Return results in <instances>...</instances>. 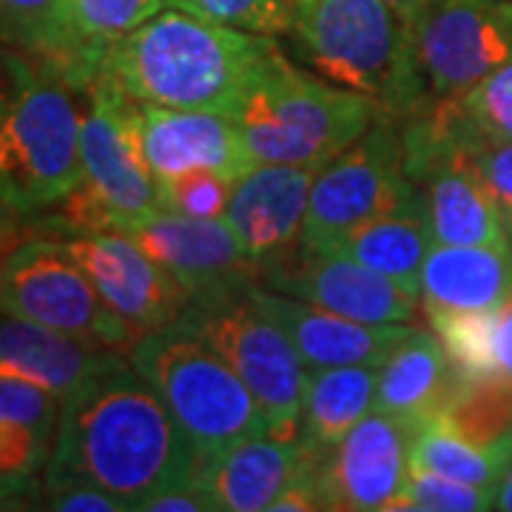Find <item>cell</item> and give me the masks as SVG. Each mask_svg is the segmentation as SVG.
I'll use <instances>...</instances> for the list:
<instances>
[{
  "label": "cell",
  "mask_w": 512,
  "mask_h": 512,
  "mask_svg": "<svg viewBox=\"0 0 512 512\" xmlns=\"http://www.w3.org/2000/svg\"><path fill=\"white\" fill-rule=\"evenodd\" d=\"M200 456L154 387L117 356L60 402L43 487L94 484L131 510L148 498L194 484Z\"/></svg>",
  "instance_id": "1"
},
{
  "label": "cell",
  "mask_w": 512,
  "mask_h": 512,
  "mask_svg": "<svg viewBox=\"0 0 512 512\" xmlns=\"http://www.w3.org/2000/svg\"><path fill=\"white\" fill-rule=\"evenodd\" d=\"M274 46L268 35L168 6L111 43L103 74L140 103L228 111Z\"/></svg>",
  "instance_id": "2"
},
{
  "label": "cell",
  "mask_w": 512,
  "mask_h": 512,
  "mask_svg": "<svg viewBox=\"0 0 512 512\" xmlns=\"http://www.w3.org/2000/svg\"><path fill=\"white\" fill-rule=\"evenodd\" d=\"M228 114L237 120L251 163L322 168L353 146L382 109L365 94L333 89L296 69L274 46Z\"/></svg>",
  "instance_id": "3"
},
{
  "label": "cell",
  "mask_w": 512,
  "mask_h": 512,
  "mask_svg": "<svg viewBox=\"0 0 512 512\" xmlns=\"http://www.w3.org/2000/svg\"><path fill=\"white\" fill-rule=\"evenodd\" d=\"M293 32L322 74L404 120L427 103L413 23L384 0H313L296 9Z\"/></svg>",
  "instance_id": "4"
},
{
  "label": "cell",
  "mask_w": 512,
  "mask_h": 512,
  "mask_svg": "<svg viewBox=\"0 0 512 512\" xmlns=\"http://www.w3.org/2000/svg\"><path fill=\"white\" fill-rule=\"evenodd\" d=\"M12 92L0 111V200L20 214L55 208L83 180V114L66 80L9 49Z\"/></svg>",
  "instance_id": "5"
},
{
  "label": "cell",
  "mask_w": 512,
  "mask_h": 512,
  "mask_svg": "<svg viewBox=\"0 0 512 512\" xmlns=\"http://www.w3.org/2000/svg\"><path fill=\"white\" fill-rule=\"evenodd\" d=\"M126 356L183 427L200 461L274 430L265 407L237 370L180 319L143 333Z\"/></svg>",
  "instance_id": "6"
},
{
  "label": "cell",
  "mask_w": 512,
  "mask_h": 512,
  "mask_svg": "<svg viewBox=\"0 0 512 512\" xmlns=\"http://www.w3.org/2000/svg\"><path fill=\"white\" fill-rule=\"evenodd\" d=\"M80 163L83 180L57 202V225L74 234L120 231L123 225L163 211L160 185L140 146V100L128 97L109 74L86 89Z\"/></svg>",
  "instance_id": "7"
},
{
  "label": "cell",
  "mask_w": 512,
  "mask_h": 512,
  "mask_svg": "<svg viewBox=\"0 0 512 512\" xmlns=\"http://www.w3.org/2000/svg\"><path fill=\"white\" fill-rule=\"evenodd\" d=\"M416 202L419 188L404 168L402 128L396 126V117L382 114L353 146L316 171L299 242L319 248Z\"/></svg>",
  "instance_id": "8"
},
{
  "label": "cell",
  "mask_w": 512,
  "mask_h": 512,
  "mask_svg": "<svg viewBox=\"0 0 512 512\" xmlns=\"http://www.w3.org/2000/svg\"><path fill=\"white\" fill-rule=\"evenodd\" d=\"M180 322L197 330L237 370L239 379L265 407L274 433H299L308 365L288 333L256 305L251 291L208 308L188 305Z\"/></svg>",
  "instance_id": "9"
},
{
  "label": "cell",
  "mask_w": 512,
  "mask_h": 512,
  "mask_svg": "<svg viewBox=\"0 0 512 512\" xmlns=\"http://www.w3.org/2000/svg\"><path fill=\"white\" fill-rule=\"evenodd\" d=\"M0 311L123 353L137 342L63 239H32L12 251L0 265Z\"/></svg>",
  "instance_id": "10"
},
{
  "label": "cell",
  "mask_w": 512,
  "mask_h": 512,
  "mask_svg": "<svg viewBox=\"0 0 512 512\" xmlns=\"http://www.w3.org/2000/svg\"><path fill=\"white\" fill-rule=\"evenodd\" d=\"M120 231L177 279L194 308L225 302L259 282V262L242 251L225 217L202 220L157 211L146 220L128 222Z\"/></svg>",
  "instance_id": "11"
},
{
  "label": "cell",
  "mask_w": 512,
  "mask_h": 512,
  "mask_svg": "<svg viewBox=\"0 0 512 512\" xmlns=\"http://www.w3.org/2000/svg\"><path fill=\"white\" fill-rule=\"evenodd\" d=\"M413 37L427 92L458 97L512 60V0H439Z\"/></svg>",
  "instance_id": "12"
},
{
  "label": "cell",
  "mask_w": 512,
  "mask_h": 512,
  "mask_svg": "<svg viewBox=\"0 0 512 512\" xmlns=\"http://www.w3.org/2000/svg\"><path fill=\"white\" fill-rule=\"evenodd\" d=\"M259 285L367 325H404L416 313L419 299L356 259L316 251L302 242L259 262Z\"/></svg>",
  "instance_id": "13"
},
{
  "label": "cell",
  "mask_w": 512,
  "mask_h": 512,
  "mask_svg": "<svg viewBox=\"0 0 512 512\" xmlns=\"http://www.w3.org/2000/svg\"><path fill=\"white\" fill-rule=\"evenodd\" d=\"M421 424L370 410L319 464L325 510H399Z\"/></svg>",
  "instance_id": "14"
},
{
  "label": "cell",
  "mask_w": 512,
  "mask_h": 512,
  "mask_svg": "<svg viewBox=\"0 0 512 512\" xmlns=\"http://www.w3.org/2000/svg\"><path fill=\"white\" fill-rule=\"evenodd\" d=\"M63 242L92 279L100 299L137 339L174 325L188 308V296L177 279L123 231L77 234Z\"/></svg>",
  "instance_id": "15"
},
{
  "label": "cell",
  "mask_w": 512,
  "mask_h": 512,
  "mask_svg": "<svg viewBox=\"0 0 512 512\" xmlns=\"http://www.w3.org/2000/svg\"><path fill=\"white\" fill-rule=\"evenodd\" d=\"M322 450L299 433H262L202 458L194 484L214 501L217 512L274 510L279 495L311 470Z\"/></svg>",
  "instance_id": "16"
},
{
  "label": "cell",
  "mask_w": 512,
  "mask_h": 512,
  "mask_svg": "<svg viewBox=\"0 0 512 512\" xmlns=\"http://www.w3.org/2000/svg\"><path fill=\"white\" fill-rule=\"evenodd\" d=\"M140 146L157 185L208 168L237 180L251 168L237 120L222 109H171L140 103Z\"/></svg>",
  "instance_id": "17"
},
{
  "label": "cell",
  "mask_w": 512,
  "mask_h": 512,
  "mask_svg": "<svg viewBox=\"0 0 512 512\" xmlns=\"http://www.w3.org/2000/svg\"><path fill=\"white\" fill-rule=\"evenodd\" d=\"M316 171L313 165L254 163L234 180L225 222L254 262H265L299 242Z\"/></svg>",
  "instance_id": "18"
},
{
  "label": "cell",
  "mask_w": 512,
  "mask_h": 512,
  "mask_svg": "<svg viewBox=\"0 0 512 512\" xmlns=\"http://www.w3.org/2000/svg\"><path fill=\"white\" fill-rule=\"evenodd\" d=\"M256 305L288 333L293 348L308 367H342V365H382L384 356L410 333V325H367L348 316L316 308L305 299L288 293L251 288Z\"/></svg>",
  "instance_id": "19"
},
{
  "label": "cell",
  "mask_w": 512,
  "mask_h": 512,
  "mask_svg": "<svg viewBox=\"0 0 512 512\" xmlns=\"http://www.w3.org/2000/svg\"><path fill=\"white\" fill-rule=\"evenodd\" d=\"M117 356L120 350L0 311V373L37 384L60 402Z\"/></svg>",
  "instance_id": "20"
},
{
  "label": "cell",
  "mask_w": 512,
  "mask_h": 512,
  "mask_svg": "<svg viewBox=\"0 0 512 512\" xmlns=\"http://www.w3.org/2000/svg\"><path fill=\"white\" fill-rule=\"evenodd\" d=\"M512 293V242L433 245L421 265L424 313H487Z\"/></svg>",
  "instance_id": "21"
},
{
  "label": "cell",
  "mask_w": 512,
  "mask_h": 512,
  "mask_svg": "<svg viewBox=\"0 0 512 512\" xmlns=\"http://www.w3.org/2000/svg\"><path fill=\"white\" fill-rule=\"evenodd\" d=\"M416 188L433 245L512 242L490 191L461 154H450L433 165Z\"/></svg>",
  "instance_id": "22"
},
{
  "label": "cell",
  "mask_w": 512,
  "mask_h": 512,
  "mask_svg": "<svg viewBox=\"0 0 512 512\" xmlns=\"http://www.w3.org/2000/svg\"><path fill=\"white\" fill-rule=\"evenodd\" d=\"M458 379L461 376L439 336L413 328L379 365L373 410L424 424L444 410Z\"/></svg>",
  "instance_id": "23"
},
{
  "label": "cell",
  "mask_w": 512,
  "mask_h": 512,
  "mask_svg": "<svg viewBox=\"0 0 512 512\" xmlns=\"http://www.w3.org/2000/svg\"><path fill=\"white\" fill-rule=\"evenodd\" d=\"M0 46L32 57L77 92L100 74L74 37L69 0H0Z\"/></svg>",
  "instance_id": "24"
},
{
  "label": "cell",
  "mask_w": 512,
  "mask_h": 512,
  "mask_svg": "<svg viewBox=\"0 0 512 512\" xmlns=\"http://www.w3.org/2000/svg\"><path fill=\"white\" fill-rule=\"evenodd\" d=\"M430 248H433V237L427 231L421 205L416 202L413 208L384 214L379 220H370L342 237L330 239L316 251L356 259L370 271L393 279L404 291L419 296L421 265Z\"/></svg>",
  "instance_id": "25"
},
{
  "label": "cell",
  "mask_w": 512,
  "mask_h": 512,
  "mask_svg": "<svg viewBox=\"0 0 512 512\" xmlns=\"http://www.w3.org/2000/svg\"><path fill=\"white\" fill-rule=\"evenodd\" d=\"M60 399L37 384L0 373V478L26 481L52 456Z\"/></svg>",
  "instance_id": "26"
},
{
  "label": "cell",
  "mask_w": 512,
  "mask_h": 512,
  "mask_svg": "<svg viewBox=\"0 0 512 512\" xmlns=\"http://www.w3.org/2000/svg\"><path fill=\"white\" fill-rule=\"evenodd\" d=\"M379 365L308 367L299 436L313 450L328 453L365 419L376 404Z\"/></svg>",
  "instance_id": "27"
},
{
  "label": "cell",
  "mask_w": 512,
  "mask_h": 512,
  "mask_svg": "<svg viewBox=\"0 0 512 512\" xmlns=\"http://www.w3.org/2000/svg\"><path fill=\"white\" fill-rule=\"evenodd\" d=\"M510 456L512 439L498 447H478L464 436H458L456 430H450L436 416L419 427L416 441H413V453H410V467L498 490Z\"/></svg>",
  "instance_id": "28"
},
{
  "label": "cell",
  "mask_w": 512,
  "mask_h": 512,
  "mask_svg": "<svg viewBox=\"0 0 512 512\" xmlns=\"http://www.w3.org/2000/svg\"><path fill=\"white\" fill-rule=\"evenodd\" d=\"M439 419L478 447L512 439V379L504 373L461 376Z\"/></svg>",
  "instance_id": "29"
},
{
  "label": "cell",
  "mask_w": 512,
  "mask_h": 512,
  "mask_svg": "<svg viewBox=\"0 0 512 512\" xmlns=\"http://www.w3.org/2000/svg\"><path fill=\"white\" fill-rule=\"evenodd\" d=\"M165 0H69V18L83 55L103 72V57L117 37L163 12Z\"/></svg>",
  "instance_id": "30"
},
{
  "label": "cell",
  "mask_w": 512,
  "mask_h": 512,
  "mask_svg": "<svg viewBox=\"0 0 512 512\" xmlns=\"http://www.w3.org/2000/svg\"><path fill=\"white\" fill-rule=\"evenodd\" d=\"M453 100L464 126V143L476 137L512 143V60Z\"/></svg>",
  "instance_id": "31"
},
{
  "label": "cell",
  "mask_w": 512,
  "mask_h": 512,
  "mask_svg": "<svg viewBox=\"0 0 512 512\" xmlns=\"http://www.w3.org/2000/svg\"><path fill=\"white\" fill-rule=\"evenodd\" d=\"M171 9H183L202 20L234 26L254 35L291 32L296 20V0H165Z\"/></svg>",
  "instance_id": "32"
},
{
  "label": "cell",
  "mask_w": 512,
  "mask_h": 512,
  "mask_svg": "<svg viewBox=\"0 0 512 512\" xmlns=\"http://www.w3.org/2000/svg\"><path fill=\"white\" fill-rule=\"evenodd\" d=\"M447 348L458 376H487L493 367V311L427 316Z\"/></svg>",
  "instance_id": "33"
},
{
  "label": "cell",
  "mask_w": 512,
  "mask_h": 512,
  "mask_svg": "<svg viewBox=\"0 0 512 512\" xmlns=\"http://www.w3.org/2000/svg\"><path fill=\"white\" fill-rule=\"evenodd\" d=\"M495 493L493 487H478L467 481L439 476L430 470L410 467V478L404 487L402 504L399 510H416V512H478V510H495Z\"/></svg>",
  "instance_id": "34"
},
{
  "label": "cell",
  "mask_w": 512,
  "mask_h": 512,
  "mask_svg": "<svg viewBox=\"0 0 512 512\" xmlns=\"http://www.w3.org/2000/svg\"><path fill=\"white\" fill-rule=\"evenodd\" d=\"M231 188H234V180L208 168H197V171L183 174L180 180L160 185V200H163V211L217 220V217H225Z\"/></svg>",
  "instance_id": "35"
},
{
  "label": "cell",
  "mask_w": 512,
  "mask_h": 512,
  "mask_svg": "<svg viewBox=\"0 0 512 512\" xmlns=\"http://www.w3.org/2000/svg\"><path fill=\"white\" fill-rule=\"evenodd\" d=\"M458 154L473 165L478 180L490 191L512 239V143L476 137V140H467Z\"/></svg>",
  "instance_id": "36"
},
{
  "label": "cell",
  "mask_w": 512,
  "mask_h": 512,
  "mask_svg": "<svg viewBox=\"0 0 512 512\" xmlns=\"http://www.w3.org/2000/svg\"><path fill=\"white\" fill-rule=\"evenodd\" d=\"M43 501L49 510L57 512H131L120 495L94 484H63L55 490H46Z\"/></svg>",
  "instance_id": "37"
},
{
  "label": "cell",
  "mask_w": 512,
  "mask_h": 512,
  "mask_svg": "<svg viewBox=\"0 0 512 512\" xmlns=\"http://www.w3.org/2000/svg\"><path fill=\"white\" fill-rule=\"evenodd\" d=\"M143 512H217L214 501L202 493L197 484H185V487H174L165 493L148 498L143 504Z\"/></svg>",
  "instance_id": "38"
},
{
  "label": "cell",
  "mask_w": 512,
  "mask_h": 512,
  "mask_svg": "<svg viewBox=\"0 0 512 512\" xmlns=\"http://www.w3.org/2000/svg\"><path fill=\"white\" fill-rule=\"evenodd\" d=\"M493 367L512 379V293L493 311Z\"/></svg>",
  "instance_id": "39"
},
{
  "label": "cell",
  "mask_w": 512,
  "mask_h": 512,
  "mask_svg": "<svg viewBox=\"0 0 512 512\" xmlns=\"http://www.w3.org/2000/svg\"><path fill=\"white\" fill-rule=\"evenodd\" d=\"M20 211L0 200V265L23 245V222Z\"/></svg>",
  "instance_id": "40"
},
{
  "label": "cell",
  "mask_w": 512,
  "mask_h": 512,
  "mask_svg": "<svg viewBox=\"0 0 512 512\" xmlns=\"http://www.w3.org/2000/svg\"><path fill=\"white\" fill-rule=\"evenodd\" d=\"M35 493L37 478H26V481H3L0 478V507H6V501H12V498H26Z\"/></svg>",
  "instance_id": "41"
},
{
  "label": "cell",
  "mask_w": 512,
  "mask_h": 512,
  "mask_svg": "<svg viewBox=\"0 0 512 512\" xmlns=\"http://www.w3.org/2000/svg\"><path fill=\"white\" fill-rule=\"evenodd\" d=\"M387 6H393L404 20H410V23H416V20L430 9V6H436L439 0H384Z\"/></svg>",
  "instance_id": "42"
},
{
  "label": "cell",
  "mask_w": 512,
  "mask_h": 512,
  "mask_svg": "<svg viewBox=\"0 0 512 512\" xmlns=\"http://www.w3.org/2000/svg\"><path fill=\"white\" fill-rule=\"evenodd\" d=\"M495 510L512 512V456L507 461V470L501 476V484H498V493H495Z\"/></svg>",
  "instance_id": "43"
},
{
  "label": "cell",
  "mask_w": 512,
  "mask_h": 512,
  "mask_svg": "<svg viewBox=\"0 0 512 512\" xmlns=\"http://www.w3.org/2000/svg\"><path fill=\"white\" fill-rule=\"evenodd\" d=\"M9 92H12V69H9V49L0 46V111L9 100Z\"/></svg>",
  "instance_id": "44"
},
{
  "label": "cell",
  "mask_w": 512,
  "mask_h": 512,
  "mask_svg": "<svg viewBox=\"0 0 512 512\" xmlns=\"http://www.w3.org/2000/svg\"><path fill=\"white\" fill-rule=\"evenodd\" d=\"M296 3H299V6H305V3H313V0H296Z\"/></svg>",
  "instance_id": "45"
}]
</instances>
